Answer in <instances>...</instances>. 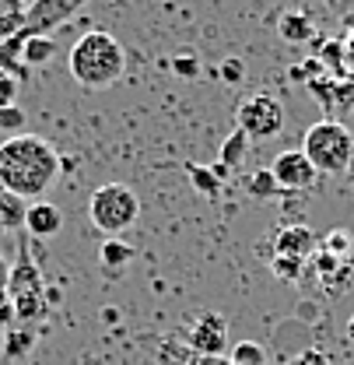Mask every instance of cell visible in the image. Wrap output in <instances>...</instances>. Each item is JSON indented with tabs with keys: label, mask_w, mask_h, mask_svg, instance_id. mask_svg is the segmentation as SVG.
<instances>
[{
	"label": "cell",
	"mask_w": 354,
	"mask_h": 365,
	"mask_svg": "<svg viewBox=\"0 0 354 365\" xmlns=\"http://www.w3.org/2000/svg\"><path fill=\"white\" fill-rule=\"evenodd\" d=\"M63 173L60 151L39 134H14L0 144V190L21 197H46Z\"/></svg>",
	"instance_id": "6da1fadb"
},
{
	"label": "cell",
	"mask_w": 354,
	"mask_h": 365,
	"mask_svg": "<svg viewBox=\"0 0 354 365\" xmlns=\"http://www.w3.org/2000/svg\"><path fill=\"white\" fill-rule=\"evenodd\" d=\"M67 71L71 78L88 91H105L113 85H120L123 71H127V53L120 39L105 29H91L78 43L71 46L67 56Z\"/></svg>",
	"instance_id": "7a4b0ae2"
},
{
	"label": "cell",
	"mask_w": 354,
	"mask_h": 365,
	"mask_svg": "<svg viewBox=\"0 0 354 365\" xmlns=\"http://www.w3.org/2000/svg\"><path fill=\"white\" fill-rule=\"evenodd\" d=\"M302 151L319 176H340L354 158V134L340 120H319L302 137Z\"/></svg>",
	"instance_id": "3957f363"
},
{
	"label": "cell",
	"mask_w": 354,
	"mask_h": 365,
	"mask_svg": "<svg viewBox=\"0 0 354 365\" xmlns=\"http://www.w3.org/2000/svg\"><path fill=\"white\" fill-rule=\"evenodd\" d=\"M88 218L105 239H123L140 222V197L127 182H105L88 197Z\"/></svg>",
	"instance_id": "277c9868"
},
{
	"label": "cell",
	"mask_w": 354,
	"mask_h": 365,
	"mask_svg": "<svg viewBox=\"0 0 354 365\" xmlns=\"http://www.w3.org/2000/svg\"><path fill=\"white\" fill-rule=\"evenodd\" d=\"M235 130L249 137V140H270L284 130V106L266 95V91H256L249 95L239 109H235Z\"/></svg>",
	"instance_id": "5b68a950"
},
{
	"label": "cell",
	"mask_w": 354,
	"mask_h": 365,
	"mask_svg": "<svg viewBox=\"0 0 354 365\" xmlns=\"http://www.w3.org/2000/svg\"><path fill=\"white\" fill-rule=\"evenodd\" d=\"M270 176L277 180V186H281L284 193H302V190H309L312 182L319 180V173L312 169V162L306 158L302 148H288V151L274 155Z\"/></svg>",
	"instance_id": "8992f818"
},
{
	"label": "cell",
	"mask_w": 354,
	"mask_h": 365,
	"mask_svg": "<svg viewBox=\"0 0 354 365\" xmlns=\"http://www.w3.org/2000/svg\"><path fill=\"white\" fill-rule=\"evenodd\" d=\"M186 348L207 359H222L228 348V319L218 313H200L186 330Z\"/></svg>",
	"instance_id": "52a82bcc"
},
{
	"label": "cell",
	"mask_w": 354,
	"mask_h": 365,
	"mask_svg": "<svg viewBox=\"0 0 354 365\" xmlns=\"http://www.w3.org/2000/svg\"><path fill=\"white\" fill-rule=\"evenodd\" d=\"M81 7H85V0H36V4H28L25 29L32 36H49L56 25H63L67 18H74Z\"/></svg>",
	"instance_id": "ba28073f"
},
{
	"label": "cell",
	"mask_w": 354,
	"mask_h": 365,
	"mask_svg": "<svg viewBox=\"0 0 354 365\" xmlns=\"http://www.w3.org/2000/svg\"><path fill=\"white\" fill-rule=\"evenodd\" d=\"M316 246H319V239L306 225H281L274 235V257H291V260L306 264L316 253Z\"/></svg>",
	"instance_id": "9c48e42d"
},
{
	"label": "cell",
	"mask_w": 354,
	"mask_h": 365,
	"mask_svg": "<svg viewBox=\"0 0 354 365\" xmlns=\"http://www.w3.org/2000/svg\"><path fill=\"white\" fill-rule=\"evenodd\" d=\"M60 228H63V211L56 204H49V200H32L28 204L25 232L32 239H53V235H60Z\"/></svg>",
	"instance_id": "30bf717a"
},
{
	"label": "cell",
	"mask_w": 354,
	"mask_h": 365,
	"mask_svg": "<svg viewBox=\"0 0 354 365\" xmlns=\"http://www.w3.org/2000/svg\"><path fill=\"white\" fill-rule=\"evenodd\" d=\"M56 53H60V46H56L53 36H32V32L25 29V46H21V63H25V71L46 67Z\"/></svg>",
	"instance_id": "8fae6325"
},
{
	"label": "cell",
	"mask_w": 354,
	"mask_h": 365,
	"mask_svg": "<svg viewBox=\"0 0 354 365\" xmlns=\"http://www.w3.org/2000/svg\"><path fill=\"white\" fill-rule=\"evenodd\" d=\"M277 32H281L284 43H309L316 36V21L306 11H284L281 21H277Z\"/></svg>",
	"instance_id": "7c38bea8"
},
{
	"label": "cell",
	"mask_w": 354,
	"mask_h": 365,
	"mask_svg": "<svg viewBox=\"0 0 354 365\" xmlns=\"http://www.w3.org/2000/svg\"><path fill=\"white\" fill-rule=\"evenodd\" d=\"M28 21V4L25 0H0V43L18 36Z\"/></svg>",
	"instance_id": "4fadbf2b"
},
{
	"label": "cell",
	"mask_w": 354,
	"mask_h": 365,
	"mask_svg": "<svg viewBox=\"0 0 354 365\" xmlns=\"http://www.w3.org/2000/svg\"><path fill=\"white\" fill-rule=\"evenodd\" d=\"M25 211L28 204L7 190H0V228L4 232H25Z\"/></svg>",
	"instance_id": "5bb4252c"
},
{
	"label": "cell",
	"mask_w": 354,
	"mask_h": 365,
	"mask_svg": "<svg viewBox=\"0 0 354 365\" xmlns=\"http://www.w3.org/2000/svg\"><path fill=\"white\" fill-rule=\"evenodd\" d=\"M133 257H137V250L130 242H123V239H105L102 250H98V260H102L105 271H123Z\"/></svg>",
	"instance_id": "9a60e30c"
},
{
	"label": "cell",
	"mask_w": 354,
	"mask_h": 365,
	"mask_svg": "<svg viewBox=\"0 0 354 365\" xmlns=\"http://www.w3.org/2000/svg\"><path fill=\"white\" fill-rule=\"evenodd\" d=\"M32 344H36V334L25 323H18V330H4V359L7 362H21L32 351Z\"/></svg>",
	"instance_id": "2e32d148"
},
{
	"label": "cell",
	"mask_w": 354,
	"mask_h": 365,
	"mask_svg": "<svg viewBox=\"0 0 354 365\" xmlns=\"http://www.w3.org/2000/svg\"><path fill=\"white\" fill-rule=\"evenodd\" d=\"M186 176H189L193 190H197L200 197H207V200H218V193H222L224 182L214 176V169H211V165H197V162H189V165H186Z\"/></svg>",
	"instance_id": "e0dca14e"
},
{
	"label": "cell",
	"mask_w": 354,
	"mask_h": 365,
	"mask_svg": "<svg viewBox=\"0 0 354 365\" xmlns=\"http://www.w3.org/2000/svg\"><path fill=\"white\" fill-rule=\"evenodd\" d=\"M249 144H253V140L242 134V130H231V134L222 140V158H218V162H222L224 169H239V165L246 162V155H249Z\"/></svg>",
	"instance_id": "ac0fdd59"
},
{
	"label": "cell",
	"mask_w": 354,
	"mask_h": 365,
	"mask_svg": "<svg viewBox=\"0 0 354 365\" xmlns=\"http://www.w3.org/2000/svg\"><path fill=\"white\" fill-rule=\"evenodd\" d=\"M246 193L256 197V200H274V197H284V190L277 186V180L270 176V169H256L249 180H246Z\"/></svg>",
	"instance_id": "d6986e66"
},
{
	"label": "cell",
	"mask_w": 354,
	"mask_h": 365,
	"mask_svg": "<svg viewBox=\"0 0 354 365\" xmlns=\"http://www.w3.org/2000/svg\"><path fill=\"white\" fill-rule=\"evenodd\" d=\"M231 365H266V348L260 341H239L231 344Z\"/></svg>",
	"instance_id": "ffe728a7"
},
{
	"label": "cell",
	"mask_w": 354,
	"mask_h": 365,
	"mask_svg": "<svg viewBox=\"0 0 354 365\" xmlns=\"http://www.w3.org/2000/svg\"><path fill=\"white\" fill-rule=\"evenodd\" d=\"M319 67H326V71H333V74H344V60H348V53H344V43L340 39H330V43H323L319 49Z\"/></svg>",
	"instance_id": "44dd1931"
},
{
	"label": "cell",
	"mask_w": 354,
	"mask_h": 365,
	"mask_svg": "<svg viewBox=\"0 0 354 365\" xmlns=\"http://www.w3.org/2000/svg\"><path fill=\"white\" fill-rule=\"evenodd\" d=\"M323 250L344 260V257L354 250V235L348 232V228H330V232H326V239H323Z\"/></svg>",
	"instance_id": "7402d4cb"
},
{
	"label": "cell",
	"mask_w": 354,
	"mask_h": 365,
	"mask_svg": "<svg viewBox=\"0 0 354 365\" xmlns=\"http://www.w3.org/2000/svg\"><path fill=\"white\" fill-rule=\"evenodd\" d=\"M270 271H274V277L295 284V281L302 277V260H291V257H270Z\"/></svg>",
	"instance_id": "603a6c76"
},
{
	"label": "cell",
	"mask_w": 354,
	"mask_h": 365,
	"mask_svg": "<svg viewBox=\"0 0 354 365\" xmlns=\"http://www.w3.org/2000/svg\"><path fill=\"white\" fill-rule=\"evenodd\" d=\"M18 91H21V81L0 67V109H7V106H18Z\"/></svg>",
	"instance_id": "cb8c5ba5"
},
{
	"label": "cell",
	"mask_w": 354,
	"mask_h": 365,
	"mask_svg": "<svg viewBox=\"0 0 354 365\" xmlns=\"http://www.w3.org/2000/svg\"><path fill=\"white\" fill-rule=\"evenodd\" d=\"M218 74H222V81H228V85H239V81L246 78V63H242L239 56H224V63L218 67Z\"/></svg>",
	"instance_id": "d4e9b609"
},
{
	"label": "cell",
	"mask_w": 354,
	"mask_h": 365,
	"mask_svg": "<svg viewBox=\"0 0 354 365\" xmlns=\"http://www.w3.org/2000/svg\"><path fill=\"white\" fill-rule=\"evenodd\" d=\"M21 127H25V113L18 106L0 109V130H11V137H14V134H21Z\"/></svg>",
	"instance_id": "484cf974"
},
{
	"label": "cell",
	"mask_w": 354,
	"mask_h": 365,
	"mask_svg": "<svg viewBox=\"0 0 354 365\" xmlns=\"http://www.w3.org/2000/svg\"><path fill=\"white\" fill-rule=\"evenodd\" d=\"M172 71L179 78H197L200 74V60L193 53H179V56H172Z\"/></svg>",
	"instance_id": "4316f807"
},
{
	"label": "cell",
	"mask_w": 354,
	"mask_h": 365,
	"mask_svg": "<svg viewBox=\"0 0 354 365\" xmlns=\"http://www.w3.org/2000/svg\"><path fill=\"white\" fill-rule=\"evenodd\" d=\"M312 257H316V271H319V277L330 281L333 274L340 271V257H333V253H326V250H316Z\"/></svg>",
	"instance_id": "83f0119b"
},
{
	"label": "cell",
	"mask_w": 354,
	"mask_h": 365,
	"mask_svg": "<svg viewBox=\"0 0 354 365\" xmlns=\"http://www.w3.org/2000/svg\"><path fill=\"white\" fill-rule=\"evenodd\" d=\"M291 365H330V355L326 351H319V348H306V351H298Z\"/></svg>",
	"instance_id": "f1b7e54d"
},
{
	"label": "cell",
	"mask_w": 354,
	"mask_h": 365,
	"mask_svg": "<svg viewBox=\"0 0 354 365\" xmlns=\"http://www.w3.org/2000/svg\"><path fill=\"white\" fill-rule=\"evenodd\" d=\"M11 323H14V306H11V295L0 288V334L11 330Z\"/></svg>",
	"instance_id": "f546056e"
},
{
	"label": "cell",
	"mask_w": 354,
	"mask_h": 365,
	"mask_svg": "<svg viewBox=\"0 0 354 365\" xmlns=\"http://www.w3.org/2000/svg\"><path fill=\"white\" fill-rule=\"evenodd\" d=\"M7 277H11V264L4 260V253H0V288L7 292Z\"/></svg>",
	"instance_id": "4dcf8cb0"
},
{
	"label": "cell",
	"mask_w": 354,
	"mask_h": 365,
	"mask_svg": "<svg viewBox=\"0 0 354 365\" xmlns=\"http://www.w3.org/2000/svg\"><path fill=\"white\" fill-rule=\"evenodd\" d=\"M344 71H351V74H354V49L348 53V60H344Z\"/></svg>",
	"instance_id": "1f68e13d"
},
{
	"label": "cell",
	"mask_w": 354,
	"mask_h": 365,
	"mask_svg": "<svg viewBox=\"0 0 354 365\" xmlns=\"http://www.w3.org/2000/svg\"><path fill=\"white\" fill-rule=\"evenodd\" d=\"M344 334H348V341H354V317L348 319V327H344Z\"/></svg>",
	"instance_id": "d6a6232c"
},
{
	"label": "cell",
	"mask_w": 354,
	"mask_h": 365,
	"mask_svg": "<svg viewBox=\"0 0 354 365\" xmlns=\"http://www.w3.org/2000/svg\"><path fill=\"white\" fill-rule=\"evenodd\" d=\"M344 176H348V180L354 182V158H351V165H348V169H344Z\"/></svg>",
	"instance_id": "836d02e7"
},
{
	"label": "cell",
	"mask_w": 354,
	"mask_h": 365,
	"mask_svg": "<svg viewBox=\"0 0 354 365\" xmlns=\"http://www.w3.org/2000/svg\"><path fill=\"white\" fill-rule=\"evenodd\" d=\"M25 4H36V0H25Z\"/></svg>",
	"instance_id": "e575fe53"
},
{
	"label": "cell",
	"mask_w": 354,
	"mask_h": 365,
	"mask_svg": "<svg viewBox=\"0 0 354 365\" xmlns=\"http://www.w3.org/2000/svg\"><path fill=\"white\" fill-rule=\"evenodd\" d=\"M0 235H4V228H0Z\"/></svg>",
	"instance_id": "d590c367"
}]
</instances>
